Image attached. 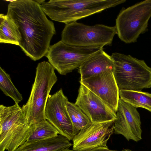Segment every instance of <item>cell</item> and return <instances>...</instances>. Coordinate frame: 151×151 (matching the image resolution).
<instances>
[{"label":"cell","mask_w":151,"mask_h":151,"mask_svg":"<svg viewBox=\"0 0 151 151\" xmlns=\"http://www.w3.org/2000/svg\"><path fill=\"white\" fill-rule=\"evenodd\" d=\"M62 151H119L118 150H111L109 149L108 147H100L92 149L83 151H78L70 149L69 148L65 149Z\"/></svg>","instance_id":"44dd1931"},{"label":"cell","mask_w":151,"mask_h":151,"mask_svg":"<svg viewBox=\"0 0 151 151\" xmlns=\"http://www.w3.org/2000/svg\"><path fill=\"white\" fill-rule=\"evenodd\" d=\"M116 34L115 26H89L75 22L65 24L62 32L61 40L66 44L77 46L104 47L111 45Z\"/></svg>","instance_id":"8992f818"},{"label":"cell","mask_w":151,"mask_h":151,"mask_svg":"<svg viewBox=\"0 0 151 151\" xmlns=\"http://www.w3.org/2000/svg\"><path fill=\"white\" fill-rule=\"evenodd\" d=\"M114 75L119 90L141 91L151 88V68L143 60L114 52Z\"/></svg>","instance_id":"5b68a950"},{"label":"cell","mask_w":151,"mask_h":151,"mask_svg":"<svg viewBox=\"0 0 151 151\" xmlns=\"http://www.w3.org/2000/svg\"><path fill=\"white\" fill-rule=\"evenodd\" d=\"M59 134L56 129L49 122L44 119L35 124V129L27 141L41 140L57 136Z\"/></svg>","instance_id":"d6986e66"},{"label":"cell","mask_w":151,"mask_h":151,"mask_svg":"<svg viewBox=\"0 0 151 151\" xmlns=\"http://www.w3.org/2000/svg\"><path fill=\"white\" fill-rule=\"evenodd\" d=\"M68 101L62 88L50 95L45 107V118L56 129L60 134L70 141L77 132L68 114L66 105Z\"/></svg>","instance_id":"9c48e42d"},{"label":"cell","mask_w":151,"mask_h":151,"mask_svg":"<svg viewBox=\"0 0 151 151\" xmlns=\"http://www.w3.org/2000/svg\"><path fill=\"white\" fill-rule=\"evenodd\" d=\"M121 151H134L129 149H124Z\"/></svg>","instance_id":"7402d4cb"},{"label":"cell","mask_w":151,"mask_h":151,"mask_svg":"<svg viewBox=\"0 0 151 151\" xmlns=\"http://www.w3.org/2000/svg\"><path fill=\"white\" fill-rule=\"evenodd\" d=\"M78 68L80 80H83L105 71H114V65L111 56L103 50L86 60Z\"/></svg>","instance_id":"5bb4252c"},{"label":"cell","mask_w":151,"mask_h":151,"mask_svg":"<svg viewBox=\"0 0 151 151\" xmlns=\"http://www.w3.org/2000/svg\"><path fill=\"white\" fill-rule=\"evenodd\" d=\"M120 98L134 107L142 108L151 112V93L142 91L120 90Z\"/></svg>","instance_id":"e0dca14e"},{"label":"cell","mask_w":151,"mask_h":151,"mask_svg":"<svg viewBox=\"0 0 151 151\" xmlns=\"http://www.w3.org/2000/svg\"><path fill=\"white\" fill-rule=\"evenodd\" d=\"M114 122L92 123L82 129L72 139V149L83 151L100 147H108L107 142L114 133Z\"/></svg>","instance_id":"30bf717a"},{"label":"cell","mask_w":151,"mask_h":151,"mask_svg":"<svg viewBox=\"0 0 151 151\" xmlns=\"http://www.w3.org/2000/svg\"><path fill=\"white\" fill-rule=\"evenodd\" d=\"M5 151V150H3V151Z\"/></svg>","instance_id":"603a6c76"},{"label":"cell","mask_w":151,"mask_h":151,"mask_svg":"<svg viewBox=\"0 0 151 151\" xmlns=\"http://www.w3.org/2000/svg\"><path fill=\"white\" fill-rule=\"evenodd\" d=\"M103 49L102 46L71 45L61 40L50 46L45 56L54 69L60 75H65Z\"/></svg>","instance_id":"ba28073f"},{"label":"cell","mask_w":151,"mask_h":151,"mask_svg":"<svg viewBox=\"0 0 151 151\" xmlns=\"http://www.w3.org/2000/svg\"><path fill=\"white\" fill-rule=\"evenodd\" d=\"M151 17V0L138 2L122 9L116 20L117 35L126 43L137 41L139 35L148 31Z\"/></svg>","instance_id":"52a82bcc"},{"label":"cell","mask_w":151,"mask_h":151,"mask_svg":"<svg viewBox=\"0 0 151 151\" xmlns=\"http://www.w3.org/2000/svg\"><path fill=\"white\" fill-rule=\"evenodd\" d=\"M0 89L6 96L11 98L15 103L23 100L22 95L13 83L10 75L0 67Z\"/></svg>","instance_id":"ffe728a7"},{"label":"cell","mask_w":151,"mask_h":151,"mask_svg":"<svg viewBox=\"0 0 151 151\" xmlns=\"http://www.w3.org/2000/svg\"><path fill=\"white\" fill-rule=\"evenodd\" d=\"M92 123L114 121L116 112L91 90L80 84L75 103Z\"/></svg>","instance_id":"8fae6325"},{"label":"cell","mask_w":151,"mask_h":151,"mask_svg":"<svg viewBox=\"0 0 151 151\" xmlns=\"http://www.w3.org/2000/svg\"><path fill=\"white\" fill-rule=\"evenodd\" d=\"M57 80L55 69L49 62L44 61L38 63L29 98L22 107L30 125L45 119L47 102Z\"/></svg>","instance_id":"277c9868"},{"label":"cell","mask_w":151,"mask_h":151,"mask_svg":"<svg viewBox=\"0 0 151 151\" xmlns=\"http://www.w3.org/2000/svg\"><path fill=\"white\" fill-rule=\"evenodd\" d=\"M114 122V133L123 136L128 141L137 142L142 139L141 122L137 108L119 98Z\"/></svg>","instance_id":"4fadbf2b"},{"label":"cell","mask_w":151,"mask_h":151,"mask_svg":"<svg viewBox=\"0 0 151 151\" xmlns=\"http://www.w3.org/2000/svg\"><path fill=\"white\" fill-rule=\"evenodd\" d=\"M126 0H50L40 5L53 21L65 24L123 3Z\"/></svg>","instance_id":"7a4b0ae2"},{"label":"cell","mask_w":151,"mask_h":151,"mask_svg":"<svg viewBox=\"0 0 151 151\" xmlns=\"http://www.w3.org/2000/svg\"><path fill=\"white\" fill-rule=\"evenodd\" d=\"M66 105L70 119L77 133L92 123L86 115L75 104L68 101Z\"/></svg>","instance_id":"ac0fdd59"},{"label":"cell","mask_w":151,"mask_h":151,"mask_svg":"<svg viewBox=\"0 0 151 151\" xmlns=\"http://www.w3.org/2000/svg\"><path fill=\"white\" fill-rule=\"evenodd\" d=\"M26 114L18 104L0 105V151H13L25 143L33 132Z\"/></svg>","instance_id":"3957f363"},{"label":"cell","mask_w":151,"mask_h":151,"mask_svg":"<svg viewBox=\"0 0 151 151\" xmlns=\"http://www.w3.org/2000/svg\"><path fill=\"white\" fill-rule=\"evenodd\" d=\"M114 71H105L89 78L80 80V83L91 90L116 112L119 99V90Z\"/></svg>","instance_id":"7c38bea8"},{"label":"cell","mask_w":151,"mask_h":151,"mask_svg":"<svg viewBox=\"0 0 151 151\" xmlns=\"http://www.w3.org/2000/svg\"><path fill=\"white\" fill-rule=\"evenodd\" d=\"M20 34L13 22L6 15L0 14V42L19 46Z\"/></svg>","instance_id":"2e32d148"},{"label":"cell","mask_w":151,"mask_h":151,"mask_svg":"<svg viewBox=\"0 0 151 151\" xmlns=\"http://www.w3.org/2000/svg\"><path fill=\"white\" fill-rule=\"evenodd\" d=\"M72 145L68 139L59 134L49 138L26 141L13 151H62Z\"/></svg>","instance_id":"9a60e30c"},{"label":"cell","mask_w":151,"mask_h":151,"mask_svg":"<svg viewBox=\"0 0 151 151\" xmlns=\"http://www.w3.org/2000/svg\"><path fill=\"white\" fill-rule=\"evenodd\" d=\"M7 9L6 15L18 29L19 46L26 55L35 61L45 55L56 31L40 5L35 0H16L9 3Z\"/></svg>","instance_id":"6da1fadb"}]
</instances>
